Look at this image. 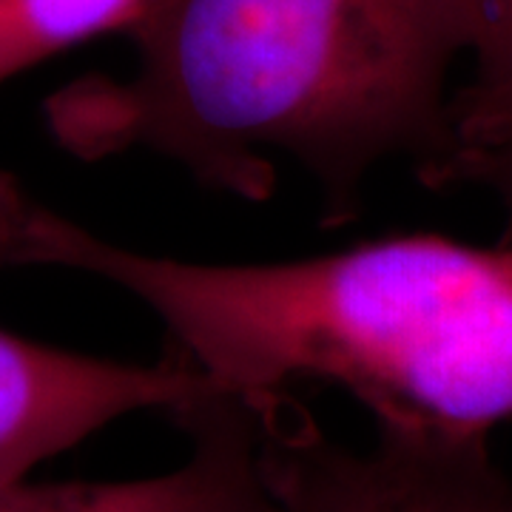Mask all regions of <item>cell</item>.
Here are the masks:
<instances>
[{
	"label": "cell",
	"instance_id": "obj_5",
	"mask_svg": "<svg viewBox=\"0 0 512 512\" xmlns=\"http://www.w3.org/2000/svg\"><path fill=\"white\" fill-rule=\"evenodd\" d=\"M191 450L174 470L123 481H0V512H262L265 478L251 404L205 393L171 413Z\"/></svg>",
	"mask_w": 512,
	"mask_h": 512
},
{
	"label": "cell",
	"instance_id": "obj_3",
	"mask_svg": "<svg viewBox=\"0 0 512 512\" xmlns=\"http://www.w3.org/2000/svg\"><path fill=\"white\" fill-rule=\"evenodd\" d=\"M217 387L171 356L151 365L43 345L0 328V481L140 410H180Z\"/></svg>",
	"mask_w": 512,
	"mask_h": 512
},
{
	"label": "cell",
	"instance_id": "obj_1",
	"mask_svg": "<svg viewBox=\"0 0 512 512\" xmlns=\"http://www.w3.org/2000/svg\"><path fill=\"white\" fill-rule=\"evenodd\" d=\"M114 285L220 393L348 390L376 430L487 441L512 421V245L393 234L279 262H194L97 234L0 174V268Z\"/></svg>",
	"mask_w": 512,
	"mask_h": 512
},
{
	"label": "cell",
	"instance_id": "obj_2",
	"mask_svg": "<svg viewBox=\"0 0 512 512\" xmlns=\"http://www.w3.org/2000/svg\"><path fill=\"white\" fill-rule=\"evenodd\" d=\"M128 40V72L43 103L77 160L148 151L248 202L293 163L348 220L376 165L404 157L419 177L453 143L461 0H157Z\"/></svg>",
	"mask_w": 512,
	"mask_h": 512
},
{
	"label": "cell",
	"instance_id": "obj_9",
	"mask_svg": "<svg viewBox=\"0 0 512 512\" xmlns=\"http://www.w3.org/2000/svg\"><path fill=\"white\" fill-rule=\"evenodd\" d=\"M424 185L436 188V191H444V188H481V191L493 194V200L501 208V217H504L498 242L512 245V123L487 148L441 165Z\"/></svg>",
	"mask_w": 512,
	"mask_h": 512
},
{
	"label": "cell",
	"instance_id": "obj_8",
	"mask_svg": "<svg viewBox=\"0 0 512 512\" xmlns=\"http://www.w3.org/2000/svg\"><path fill=\"white\" fill-rule=\"evenodd\" d=\"M439 512H512V481L495 467L490 441L444 444Z\"/></svg>",
	"mask_w": 512,
	"mask_h": 512
},
{
	"label": "cell",
	"instance_id": "obj_4",
	"mask_svg": "<svg viewBox=\"0 0 512 512\" xmlns=\"http://www.w3.org/2000/svg\"><path fill=\"white\" fill-rule=\"evenodd\" d=\"M265 478L262 512H439L447 441L379 430L370 450L333 441L279 393L251 402Z\"/></svg>",
	"mask_w": 512,
	"mask_h": 512
},
{
	"label": "cell",
	"instance_id": "obj_6",
	"mask_svg": "<svg viewBox=\"0 0 512 512\" xmlns=\"http://www.w3.org/2000/svg\"><path fill=\"white\" fill-rule=\"evenodd\" d=\"M461 12L473 77L453 97V143L421 171V183L441 165L495 143L512 123V0H461Z\"/></svg>",
	"mask_w": 512,
	"mask_h": 512
},
{
	"label": "cell",
	"instance_id": "obj_7",
	"mask_svg": "<svg viewBox=\"0 0 512 512\" xmlns=\"http://www.w3.org/2000/svg\"><path fill=\"white\" fill-rule=\"evenodd\" d=\"M157 0H0V83L94 37L128 35Z\"/></svg>",
	"mask_w": 512,
	"mask_h": 512
}]
</instances>
